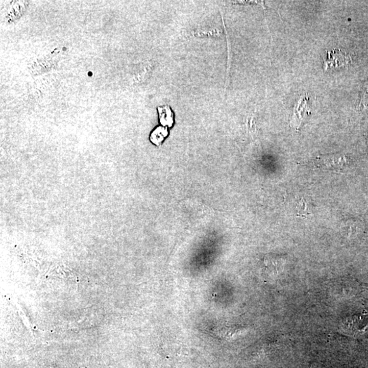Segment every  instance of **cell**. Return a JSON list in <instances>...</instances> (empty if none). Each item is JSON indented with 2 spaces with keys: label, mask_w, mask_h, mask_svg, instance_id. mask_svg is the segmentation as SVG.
<instances>
[{
  "label": "cell",
  "mask_w": 368,
  "mask_h": 368,
  "mask_svg": "<svg viewBox=\"0 0 368 368\" xmlns=\"http://www.w3.org/2000/svg\"><path fill=\"white\" fill-rule=\"evenodd\" d=\"M158 110L161 124L165 126L172 127L173 125L174 119L173 113L170 106L169 105L162 106V107H158Z\"/></svg>",
  "instance_id": "7a4b0ae2"
},
{
  "label": "cell",
  "mask_w": 368,
  "mask_h": 368,
  "mask_svg": "<svg viewBox=\"0 0 368 368\" xmlns=\"http://www.w3.org/2000/svg\"><path fill=\"white\" fill-rule=\"evenodd\" d=\"M361 105L364 109L368 110V81L366 82L363 90L362 99H361Z\"/></svg>",
  "instance_id": "8992f818"
},
{
  "label": "cell",
  "mask_w": 368,
  "mask_h": 368,
  "mask_svg": "<svg viewBox=\"0 0 368 368\" xmlns=\"http://www.w3.org/2000/svg\"><path fill=\"white\" fill-rule=\"evenodd\" d=\"M296 106H297V107H296V109H294V117H293V120H294V122H295L294 124H296V123L298 126H299L300 122L303 120L302 116L304 115V113H306L308 111V110H307L308 105H307V100H306V98H303V97L301 98L299 103H298V105Z\"/></svg>",
  "instance_id": "3957f363"
},
{
  "label": "cell",
  "mask_w": 368,
  "mask_h": 368,
  "mask_svg": "<svg viewBox=\"0 0 368 368\" xmlns=\"http://www.w3.org/2000/svg\"><path fill=\"white\" fill-rule=\"evenodd\" d=\"M167 135H168V130L167 128L158 127L151 134V140L153 144L158 146Z\"/></svg>",
  "instance_id": "277c9868"
},
{
  "label": "cell",
  "mask_w": 368,
  "mask_h": 368,
  "mask_svg": "<svg viewBox=\"0 0 368 368\" xmlns=\"http://www.w3.org/2000/svg\"><path fill=\"white\" fill-rule=\"evenodd\" d=\"M352 62V57L349 53L343 50H333L327 53V58L324 61L325 71L336 68L345 67Z\"/></svg>",
  "instance_id": "6da1fadb"
},
{
  "label": "cell",
  "mask_w": 368,
  "mask_h": 368,
  "mask_svg": "<svg viewBox=\"0 0 368 368\" xmlns=\"http://www.w3.org/2000/svg\"><path fill=\"white\" fill-rule=\"evenodd\" d=\"M296 209L298 215L300 216H308L311 214L310 207L304 199H301L296 204Z\"/></svg>",
  "instance_id": "5b68a950"
}]
</instances>
